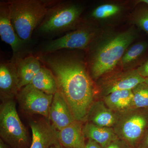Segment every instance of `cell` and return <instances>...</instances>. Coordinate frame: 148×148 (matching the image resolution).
<instances>
[{
	"instance_id": "1",
	"label": "cell",
	"mask_w": 148,
	"mask_h": 148,
	"mask_svg": "<svg viewBox=\"0 0 148 148\" xmlns=\"http://www.w3.org/2000/svg\"><path fill=\"white\" fill-rule=\"evenodd\" d=\"M56 79L58 89L70 107L75 120L83 122L94 102L93 84L83 64L65 55L44 56Z\"/></svg>"
},
{
	"instance_id": "2",
	"label": "cell",
	"mask_w": 148,
	"mask_h": 148,
	"mask_svg": "<svg viewBox=\"0 0 148 148\" xmlns=\"http://www.w3.org/2000/svg\"><path fill=\"white\" fill-rule=\"evenodd\" d=\"M8 3L11 20L15 32L22 40L28 41L46 15L49 2L12 0Z\"/></svg>"
},
{
	"instance_id": "3",
	"label": "cell",
	"mask_w": 148,
	"mask_h": 148,
	"mask_svg": "<svg viewBox=\"0 0 148 148\" xmlns=\"http://www.w3.org/2000/svg\"><path fill=\"white\" fill-rule=\"evenodd\" d=\"M132 32H123L110 39L96 51L91 62L92 77L97 79L114 69L135 39Z\"/></svg>"
},
{
	"instance_id": "4",
	"label": "cell",
	"mask_w": 148,
	"mask_h": 148,
	"mask_svg": "<svg viewBox=\"0 0 148 148\" xmlns=\"http://www.w3.org/2000/svg\"><path fill=\"white\" fill-rule=\"evenodd\" d=\"M1 139L12 148H30L29 133L16 110L14 100L3 101L0 106Z\"/></svg>"
},
{
	"instance_id": "5",
	"label": "cell",
	"mask_w": 148,
	"mask_h": 148,
	"mask_svg": "<svg viewBox=\"0 0 148 148\" xmlns=\"http://www.w3.org/2000/svg\"><path fill=\"white\" fill-rule=\"evenodd\" d=\"M148 127V109H130L120 113L113 127L118 138L129 148H136Z\"/></svg>"
},
{
	"instance_id": "6",
	"label": "cell",
	"mask_w": 148,
	"mask_h": 148,
	"mask_svg": "<svg viewBox=\"0 0 148 148\" xmlns=\"http://www.w3.org/2000/svg\"><path fill=\"white\" fill-rule=\"evenodd\" d=\"M82 12L76 5L60 3L49 9L37 31L41 35L54 34L69 30L75 24Z\"/></svg>"
},
{
	"instance_id": "7",
	"label": "cell",
	"mask_w": 148,
	"mask_h": 148,
	"mask_svg": "<svg viewBox=\"0 0 148 148\" xmlns=\"http://www.w3.org/2000/svg\"><path fill=\"white\" fill-rule=\"evenodd\" d=\"M53 96L27 85L19 91L16 98L20 108L24 112L29 115H40L48 119Z\"/></svg>"
},
{
	"instance_id": "8",
	"label": "cell",
	"mask_w": 148,
	"mask_h": 148,
	"mask_svg": "<svg viewBox=\"0 0 148 148\" xmlns=\"http://www.w3.org/2000/svg\"><path fill=\"white\" fill-rule=\"evenodd\" d=\"M93 37V33L89 29H77L48 42L43 47V52L47 54L63 49H84Z\"/></svg>"
},
{
	"instance_id": "9",
	"label": "cell",
	"mask_w": 148,
	"mask_h": 148,
	"mask_svg": "<svg viewBox=\"0 0 148 148\" xmlns=\"http://www.w3.org/2000/svg\"><path fill=\"white\" fill-rule=\"evenodd\" d=\"M29 124L32 135L30 148H50L58 141V131L47 119L31 120Z\"/></svg>"
},
{
	"instance_id": "10",
	"label": "cell",
	"mask_w": 148,
	"mask_h": 148,
	"mask_svg": "<svg viewBox=\"0 0 148 148\" xmlns=\"http://www.w3.org/2000/svg\"><path fill=\"white\" fill-rule=\"evenodd\" d=\"M48 120L57 131L64 129L75 121L66 99L58 90L53 95L49 112Z\"/></svg>"
},
{
	"instance_id": "11",
	"label": "cell",
	"mask_w": 148,
	"mask_h": 148,
	"mask_svg": "<svg viewBox=\"0 0 148 148\" xmlns=\"http://www.w3.org/2000/svg\"><path fill=\"white\" fill-rule=\"evenodd\" d=\"M0 36L3 41L10 46L15 56L21 53L25 42L19 38L12 26L8 2L0 3Z\"/></svg>"
},
{
	"instance_id": "12",
	"label": "cell",
	"mask_w": 148,
	"mask_h": 148,
	"mask_svg": "<svg viewBox=\"0 0 148 148\" xmlns=\"http://www.w3.org/2000/svg\"><path fill=\"white\" fill-rule=\"evenodd\" d=\"M145 81V78L139 75L137 70L128 71L106 80L102 85V93L105 96L118 90H132Z\"/></svg>"
},
{
	"instance_id": "13",
	"label": "cell",
	"mask_w": 148,
	"mask_h": 148,
	"mask_svg": "<svg viewBox=\"0 0 148 148\" xmlns=\"http://www.w3.org/2000/svg\"><path fill=\"white\" fill-rule=\"evenodd\" d=\"M19 90L14 62L0 65V95L2 101L14 100Z\"/></svg>"
},
{
	"instance_id": "14",
	"label": "cell",
	"mask_w": 148,
	"mask_h": 148,
	"mask_svg": "<svg viewBox=\"0 0 148 148\" xmlns=\"http://www.w3.org/2000/svg\"><path fill=\"white\" fill-rule=\"evenodd\" d=\"M40 61L38 58L33 56L18 58L15 60L14 63L19 91L31 82L41 69L42 66Z\"/></svg>"
},
{
	"instance_id": "15",
	"label": "cell",
	"mask_w": 148,
	"mask_h": 148,
	"mask_svg": "<svg viewBox=\"0 0 148 148\" xmlns=\"http://www.w3.org/2000/svg\"><path fill=\"white\" fill-rule=\"evenodd\" d=\"M119 114L108 108L103 101H96L90 107L86 121L100 127L113 128L117 122Z\"/></svg>"
},
{
	"instance_id": "16",
	"label": "cell",
	"mask_w": 148,
	"mask_h": 148,
	"mask_svg": "<svg viewBox=\"0 0 148 148\" xmlns=\"http://www.w3.org/2000/svg\"><path fill=\"white\" fill-rule=\"evenodd\" d=\"M82 122L75 120L58 131V142L64 148H84L85 137Z\"/></svg>"
},
{
	"instance_id": "17",
	"label": "cell",
	"mask_w": 148,
	"mask_h": 148,
	"mask_svg": "<svg viewBox=\"0 0 148 148\" xmlns=\"http://www.w3.org/2000/svg\"><path fill=\"white\" fill-rule=\"evenodd\" d=\"M85 138L93 140L103 148L119 139L112 127H100L87 122L83 127Z\"/></svg>"
},
{
	"instance_id": "18",
	"label": "cell",
	"mask_w": 148,
	"mask_h": 148,
	"mask_svg": "<svg viewBox=\"0 0 148 148\" xmlns=\"http://www.w3.org/2000/svg\"><path fill=\"white\" fill-rule=\"evenodd\" d=\"M132 90H118L103 96V102L112 111L121 113L132 108Z\"/></svg>"
},
{
	"instance_id": "19",
	"label": "cell",
	"mask_w": 148,
	"mask_h": 148,
	"mask_svg": "<svg viewBox=\"0 0 148 148\" xmlns=\"http://www.w3.org/2000/svg\"><path fill=\"white\" fill-rule=\"evenodd\" d=\"M28 85L49 94L53 95L58 91L55 76L50 69L42 66Z\"/></svg>"
},
{
	"instance_id": "20",
	"label": "cell",
	"mask_w": 148,
	"mask_h": 148,
	"mask_svg": "<svg viewBox=\"0 0 148 148\" xmlns=\"http://www.w3.org/2000/svg\"><path fill=\"white\" fill-rule=\"evenodd\" d=\"M133 94L132 109H148V86L145 82L132 90Z\"/></svg>"
},
{
	"instance_id": "21",
	"label": "cell",
	"mask_w": 148,
	"mask_h": 148,
	"mask_svg": "<svg viewBox=\"0 0 148 148\" xmlns=\"http://www.w3.org/2000/svg\"><path fill=\"white\" fill-rule=\"evenodd\" d=\"M147 45L145 42H140L132 45L125 53L121 59L122 65H127L136 60L145 51Z\"/></svg>"
},
{
	"instance_id": "22",
	"label": "cell",
	"mask_w": 148,
	"mask_h": 148,
	"mask_svg": "<svg viewBox=\"0 0 148 148\" xmlns=\"http://www.w3.org/2000/svg\"><path fill=\"white\" fill-rule=\"evenodd\" d=\"M120 8L115 5L107 4L98 7L92 11L91 15L93 18L102 19L113 16L118 13Z\"/></svg>"
},
{
	"instance_id": "23",
	"label": "cell",
	"mask_w": 148,
	"mask_h": 148,
	"mask_svg": "<svg viewBox=\"0 0 148 148\" xmlns=\"http://www.w3.org/2000/svg\"><path fill=\"white\" fill-rule=\"evenodd\" d=\"M137 25L148 34V9H145L140 13L136 19Z\"/></svg>"
},
{
	"instance_id": "24",
	"label": "cell",
	"mask_w": 148,
	"mask_h": 148,
	"mask_svg": "<svg viewBox=\"0 0 148 148\" xmlns=\"http://www.w3.org/2000/svg\"><path fill=\"white\" fill-rule=\"evenodd\" d=\"M105 148H129L126 143L119 138L112 142Z\"/></svg>"
},
{
	"instance_id": "25",
	"label": "cell",
	"mask_w": 148,
	"mask_h": 148,
	"mask_svg": "<svg viewBox=\"0 0 148 148\" xmlns=\"http://www.w3.org/2000/svg\"><path fill=\"white\" fill-rule=\"evenodd\" d=\"M138 73L144 78L148 77V60L137 69Z\"/></svg>"
},
{
	"instance_id": "26",
	"label": "cell",
	"mask_w": 148,
	"mask_h": 148,
	"mask_svg": "<svg viewBox=\"0 0 148 148\" xmlns=\"http://www.w3.org/2000/svg\"><path fill=\"white\" fill-rule=\"evenodd\" d=\"M136 148H148V131L146 132Z\"/></svg>"
},
{
	"instance_id": "27",
	"label": "cell",
	"mask_w": 148,
	"mask_h": 148,
	"mask_svg": "<svg viewBox=\"0 0 148 148\" xmlns=\"http://www.w3.org/2000/svg\"><path fill=\"white\" fill-rule=\"evenodd\" d=\"M84 148H103L98 143L94 142L93 140H89L86 143Z\"/></svg>"
},
{
	"instance_id": "28",
	"label": "cell",
	"mask_w": 148,
	"mask_h": 148,
	"mask_svg": "<svg viewBox=\"0 0 148 148\" xmlns=\"http://www.w3.org/2000/svg\"><path fill=\"white\" fill-rule=\"evenodd\" d=\"M0 148H12L10 146L5 143L1 139H0Z\"/></svg>"
},
{
	"instance_id": "29",
	"label": "cell",
	"mask_w": 148,
	"mask_h": 148,
	"mask_svg": "<svg viewBox=\"0 0 148 148\" xmlns=\"http://www.w3.org/2000/svg\"><path fill=\"white\" fill-rule=\"evenodd\" d=\"M50 148H64V147H63L60 143H59V142H58V141H57V142H56L55 143H54L53 145H52V146Z\"/></svg>"
},
{
	"instance_id": "30",
	"label": "cell",
	"mask_w": 148,
	"mask_h": 148,
	"mask_svg": "<svg viewBox=\"0 0 148 148\" xmlns=\"http://www.w3.org/2000/svg\"><path fill=\"white\" fill-rule=\"evenodd\" d=\"M139 2L145 3L148 5V0H141V1H139Z\"/></svg>"
},
{
	"instance_id": "31",
	"label": "cell",
	"mask_w": 148,
	"mask_h": 148,
	"mask_svg": "<svg viewBox=\"0 0 148 148\" xmlns=\"http://www.w3.org/2000/svg\"><path fill=\"white\" fill-rule=\"evenodd\" d=\"M145 83L148 86V77L145 78Z\"/></svg>"
}]
</instances>
